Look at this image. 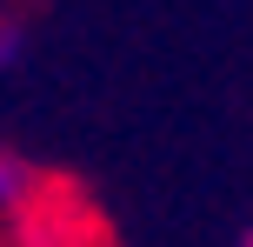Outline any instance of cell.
I'll return each mask as SVG.
<instances>
[{
    "label": "cell",
    "instance_id": "6da1fadb",
    "mask_svg": "<svg viewBox=\"0 0 253 247\" xmlns=\"http://www.w3.org/2000/svg\"><path fill=\"white\" fill-rule=\"evenodd\" d=\"M13 194H20V174H13L7 160H0V200H13Z\"/></svg>",
    "mask_w": 253,
    "mask_h": 247
},
{
    "label": "cell",
    "instance_id": "7a4b0ae2",
    "mask_svg": "<svg viewBox=\"0 0 253 247\" xmlns=\"http://www.w3.org/2000/svg\"><path fill=\"white\" fill-rule=\"evenodd\" d=\"M240 247H253V234H247V241H240Z\"/></svg>",
    "mask_w": 253,
    "mask_h": 247
}]
</instances>
